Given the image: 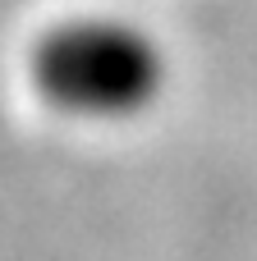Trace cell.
Here are the masks:
<instances>
[{
    "label": "cell",
    "mask_w": 257,
    "mask_h": 261,
    "mask_svg": "<svg viewBox=\"0 0 257 261\" xmlns=\"http://www.w3.org/2000/svg\"><path fill=\"white\" fill-rule=\"evenodd\" d=\"M28 92L69 124H133L161 106L170 55L161 37L133 18L83 9L46 23L23 50Z\"/></svg>",
    "instance_id": "obj_1"
}]
</instances>
